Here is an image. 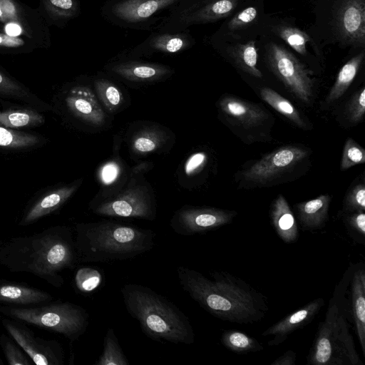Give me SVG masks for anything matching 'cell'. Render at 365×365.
I'll return each mask as SVG.
<instances>
[{"label":"cell","instance_id":"6da1fadb","mask_svg":"<svg viewBox=\"0 0 365 365\" xmlns=\"http://www.w3.org/2000/svg\"><path fill=\"white\" fill-rule=\"evenodd\" d=\"M180 285L201 308L213 317L238 324H252L269 312L268 298L242 279L225 271L210 278L184 266L177 267Z\"/></svg>","mask_w":365,"mask_h":365},{"label":"cell","instance_id":"7a4b0ae2","mask_svg":"<svg viewBox=\"0 0 365 365\" xmlns=\"http://www.w3.org/2000/svg\"><path fill=\"white\" fill-rule=\"evenodd\" d=\"M79 263L74 231L68 226L12 237L0 246L1 266L11 272L34 274L55 287L64 283L61 273Z\"/></svg>","mask_w":365,"mask_h":365},{"label":"cell","instance_id":"3957f363","mask_svg":"<svg viewBox=\"0 0 365 365\" xmlns=\"http://www.w3.org/2000/svg\"><path fill=\"white\" fill-rule=\"evenodd\" d=\"M75 243L79 262H110L133 259L150 251L155 232L113 220L77 223Z\"/></svg>","mask_w":365,"mask_h":365},{"label":"cell","instance_id":"277c9868","mask_svg":"<svg viewBox=\"0 0 365 365\" xmlns=\"http://www.w3.org/2000/svg\"><path fill=\"white\" fill-rule=\"evenodd\" d=\"M120 292L127 312L147 336L158 341L194 343L195 333L188 317L168 299L138 284H125Z\"/></svg>","mask_w":365,"mask_h":365},{"label":"cell","instance_id":"5b68a950","mask_svg":"<svg viewBox=\"0 0 365 365\" xmlns=\"http://www.w3.org/2000/svg\"><path fill=\"white\" fill-rule=\"evenodd\" d=\"M351 324L336 301H329L324 319L319 322L307 357L309 365H364Z\"/></svg>","mask_w":365,"mask_h":365},{"label":"cell","instance_id":"8992f818","mask_svg":"<svg viewBox=\"0 0 365 365\" xmlns=\"http://www.w3.org/2000/svg\"><path fill=\"white\" fill-rule=\"evenodd\" d=\"M0 312L14 320L62 334L71 341L83 335L89 324L86 309L68 302L29 307L0 306Z\"/></svg>","mask_w":365,"mask_h":365},{"label":"cell","instance_id":"52a82bcc","mask_svg":"<svg viewBox=\"0 0 365 365\" xmlns=\"http://www.w3.org/2000/svg\"><path fill=\"white\" fill-rule=\"evenodd\" d=\"M332 298L352 325L365 356V267L364 263L349 267L336 287Z\"/></svg>","mask_w":365,"mask_h":365},{"label":"cell","instance_id":"ba28073f","mask_svg":"<svg viewBox=\"0 0 365 365\" xmlns=\"http://www.w3.org/2000/svg\"><path fill=\"white\" fill-rule=\"evenodd\" d=\"M266 59L274 74L301 101L309 103L313 96L314 81L310 72L282 45L266 46Z\"/></svg>","mask_w":365,"mask_h":365},{"label":"cell","instance_id":"9c48e42d","mask_svg":"<svg viewBox=\"0 0 365 365\" xmlns=\"http://www.w3.org/2000/svg\"><path fill=\"white\" fill-rule=\"evenodd\" d=\"M93 212L110 217L153 220L156 208L151 194L145 188H127L116 194L102 197L91 205Z\"/></svg>","mask_w":365,"mask_h":365},{"label":"cell","instance_id":"30bf717a","mask_svg":"<svg viewBox=\"0 0 365 365\" xmlns=\"http://www.w3.org/2000/svg\"><path fill=\"white\" fill-rule=\"evenodd\" d=\"M237 214L235 211L215 207L185 206L175 212L170 227L178 235L191 236L230 224Z\"/></svg>","mask_w":365,"mask_h":365},{"label":"cell","instance_id":"8fae6325","mask_svg":"<svg viewBox=\"0 0 365 365\" xmlns=\"http://www.w3.org/2000/svg\"><path fill=\"white\" fill-rule=\"evenodd\" d=\"M2 324L10 336L35 364H63L64 351L58 341L36 336L26 327L14 320L4 319Z\"/></svg>","mask_w":365,"mask_h":365},{"label":"cell","instance_id":"7c38bea8","mask_svg":"<svg viewBox=\"0 0 365 365\" xmlns=\"http://www.w3.org/2000/svg\"><path fill=\"white\" fill-rule=\"evenodd\" d=\"M307 155V152L302 148L284 146L257 160L246 170L242 175L249 181L267 182L293 167Z\"/></svg>","mask_w":365,"mask_h":365},{"label":"cell","instance_id":"4fadbf2b","mask_svg":"<svg viewBox=\"0 0 365 365\" xmlns=\"http://www.w3.org/2000/svg\"><path fill=\"white\" fill-rule=\"evenodd\" d=\"M334 27L342 41L363 47L365 43L364 0H342L335 13Z\"/></svg>","mask_w":365,"mask_h":365},{"label":"cell","instance_id":"5bb4252c","mask_svg":"<svg viewBox=\"0 0 365 365\" xmlns=\"http://www.w3.org/2000/svg\"><path fill=\"white\" fill-rule=\"evenodd\" d=\"M324 305V299L317 298L268 327L262 333V336H272L267 341L269 346L279 345L294 331L308 325Z\"/></svg>","mask_w":365,"mask_h":365},{"label":"cell","instance_id":"9a60e30c","mask_svg":"<svg viewBox=\"0 0 365 365\" xmlns=\"http://www.w3.org/2000/svg\"><path fill=\"white\" fill-rule=\"evenodd\" d=\"M70 111L77 118L93 125H101L105 121V113L95 95L87 87L73 88L66 98Z\"/></svg>","mask_w":365,"mask_h":365},{"label":"cell","instance_id":"2e32d148","mask_svg":"<svg viewBox=\"0 0 365 365\" xmlns=\"http://www.w3.org/2000/svg\"><path fill=\"white\" fill-rule=\"evenodd\" d=\"M178 1L179 0H121L113 5L112 13L125 23L137 24L147 20Z\"/></svg>","mask_w":365,"mask_h":365},{"label":"cell","instance_id":"e0dca14e","mask_svg":"<svg viewBox=\"0 0 365 365\" xmlns=\"http://www.w3.org/2000/svg\"><path fill=\"white\" fill-rule=\"evenodd\" d=\"M331 201L329 195L295 205L298 220L304 230H314L323 227L328 220V212Z\"/></svg>","mask_w":365,"mask_h":365},{"label":"cell","instance_id":"ac0fdd59","mask_svg":"<svg viewBox=\"0 0 365 365\" xmlns=\"http://www.w3.org/2000/svg\"><path fill=\"white\" fill-rule=\"evenodd\" d=\"M270 218L279 237L286 243L297 241L299 232L294 216L282 195L273 201L270 209Z\"/></svg>","mask_w":365,"mask_h":365},{"label":"cell","instance_id":"d6986e66","mask_svg":"<svg viewBox=\"0 0 365 365\" xmlns=\"http://www.w3.org/2000/svg\"><path fill=\"white\" fill-rule=\"evenodd\" d=\"M220 106L225 114L245 127L257 126L267 118L257 105L232 96L222 98Z\"/></svg>","mask_w":365,"mask_h":365},{"label":"cell","instance_id":"ffe728a7","mask_svg":"<svg viewBox=\"0 0 365 365\" xmlns=\"http://www.w3.org/2000/svg\"><path fill=\"white\" fill-rule=\"evenodd\" d=\"M237 5V0H212L187 11L182 18V23L187 26L215 22L230 15Z\"/></svg>","mask_w":365,"mask_h":365},{"label":"cell","instance_id":"44dd1931","mask_svg":"<svg viewBox=\"0 0 365 365\" xmlns=\"http://www.w3.org/2000/svg\"><path fill=\"white\" fill-rule=\"evenodd\" d=\"M77 185L56 189L39 199L22 217L19 225L25 226L58 210L76 191Z\"/></svg>","mask_w":365,"mask_h":365},{"label":"cell","instance_id":"7402d4cb","mask_svg":"<svg viewBox=\"0 0 365 365\" xmlns=\"http://www.w3.org/2000/svg\"><path fill=\"white\" fill-rule=\"evenodd\" d=\"M112 71L122 78L137 82H150L167 76L170 70L163 65L140 61L117 63Z\"/></svg>","mask_w":365,"mask_h":365},{"label":"cell","instance_id":"603a6c76","mask_svg":"<svg viewBox=\"0 0 365 365\" xmlns=\"http://www.w3.org/2000/svg\"><path fill=\"white\" fill-rule=\"evenodd\" d=\"M53 297L43 290L14 283L0 284V302L29 305L50 302Z\"/></svg>","mask_w":365,"mask_h":365},{"label":"cell","instance_id":"cb8c5ba5","mask_svg":"<svg viewBox=\"0 0 365 365\" xmlns=\"http://www.w3.org/2000/svg\"><path fill=\"white\" fill-rule=\"evenodd\" d=\"M364 57V52L361 51L351 58L341 67L327 97L326 101L327 103H333L344 95L356 77Z\"/></svg>","mask_w":365,"mask_h":365},{"label":"cell","instance_id":"d4e9b609","mask_svg":"<svg viewBox=\"0 0 365 365\" xmlns=\"http://www.w3.org/2000/svg\"><path fill=\"white\" fill-rule=\"evenodd\" d=\"M228 52L235 64L244 72L256 78L262 77L257 67L258 53L255 41L232 46L228 48Z\"/></svg>","mask_w":365,"mask_h":365},{"label":"cell","instance_id":"484cf974","mask_svg":"<svg viewBox=\"0 0 365 365\" xmlns=\"http://www.w3.org/2000/svg\"><path fill=\"white\" fill-rule=\"evenodd\" d=\"M222 344L237 354L263 350V346L254 337L237 329L225 330L220 338Z\"/></svg>","mask_w":365,"mask_h":365},{"label":"cell","instance_id":"4316f807","mask_svg":"<svg viewBox=\"0 0 365 365\" xmlns=\"http://www.w3.org/2000/svg\"><path fill=\"white\" fill-rule=\"evenodd\" d=\"M262 98L300 128H304L305 123L297 109L286 98L270 88L264 87L260 90Z\"/></svg>","mask_w":365,"mask_h":365},{"label":"cell","instance_id":"83f0119b","mask_svg":"<svg viewBox=\"0 0 365 365\" xmlns=\"http://www.w3.org/2000/svg\"><path fill=\"white\" fill-rule=\"evenodd\" d=\"M95 365H128L129 362L124 354L118 339L112 328H108L103 337L102 354Z\"/></svg>","mask_w":365,"mask_h":365},{"label":"cell","instance_id":"f1b7e54d","mask_svg":"<svg viewBox=\"0 0 365 365\" xmlns=\"http://www.w3.org/2000/svg\"><path fill=\"white\" fill-rule=\"evenodd\" d=\"M191 38L185 34H158L149 41V46L155 51L175 53L187 48Z\"/></svg>","mask_w":365,"mask_h":365},{"label":"cell","instance_id":"f546056e","mask_svg":"<svg viewBox=\"0 0 365 365\" xmlns=\"http://www.w3.org/2000/svg\"><path fill=\"white\" fill-rule=\"evenodd\" d=\"M43 121V117L32 110H8L0 112V124L6 128L34 126L42 124Z\"/></svg>","mask_w":365,"mask_h":365},{"label":"cell","instance_id":"4dcf8cb0","mask_svg":"<svg viewBox=\"0 0 365 365\" xmlns=\"http://www.w3.org/2000/svg\"><path fill=\"white\" fill-rule=\"evenodd\" d=\"M274 31L295 51L306 55L307 43L310 41L308 34L297 28L286 25L278 26Z\"/></svg>","mask_w":365,"mask_h":365},{"label":"cell","instance_id":"1f68e13d","mask_svg":"<svg viewBox=\"0 0 365 365\" xmlns=\"http://www.w3.org/2000/svg\"><path fill=\"white\" fill-rule=\"evenodd\" d=\"M95 86L101 101L108 111L113 112L120 106L122 93L115 84L108 80L99 79L96 81Z\"/></svg>","mask_w":365,"mask_h":365},{"label":"cell","instance_id":"d6a6232c","mask_svg":"<svg viewBox=\"0 0 365 365\" xmlns=\"http://www.w3.org/2000/svg\"><path fill=\"white\" fill-rule=\"evenodd\" d=\"M38 142V138L31 133L15 131L0 126V146L21 148L33 146Z\"/></svg>","mask_w":365,"mask_h":365},{"label":"cell","instance_id":"836d02e7","mask_svg":"<svg viewBox=\"0 0 365 365\" xmlns=\"http://www.w3.org/2000/svg\"><path fill=\"white\" fill-rule=\"evenodd\" d=\"M102 282V274L98 269L84 267L79 268L74 277L75 286L83 293L96 290Z\"/></svg>","mask_w":365,"mask_h":365},{"label":"cell","instance_id":"e575fe53","mask_svg":"<svg viewBox=\"0 0 365 365\" xmlns=\"http://www.w3.org/2000/svg\"><path fill=\"white\" fill-rule=\"evenodd\" d=\"M0 345L9 365H31L34 361L9 336L1 334Z\"/></svg>","mask_w":365,"mask_h":365},{"label":"cell","instance_id":"d590c367","mask_svg":"<svg viewBox=\"0 0 365 365\" xmlns=\"http://www.w3.org/2000/svg\"><path fill=\"white\" fill-rule=\"evenodd\" d=\"M365 162V150L353 139L347 138L341 161V170H345L351 167Z\"/></svg>","mask_w":365,"mask_h":365},{"label":"cell","instance_id":"8d00e7d4","mask_svg":"<svg viewBox=\"0 0 365 365\" xmlns=\"http://www.w3.org/2000/svg\"><path fill=\"white\" fill-rule=\"evenodd\" d=\"M345 224L348 232L353 235V237L356 240H362L364 244L365 238V213L364 211H356L349 212L346 216Z\"/></svg>","mask_w":365,"mask_h":365},{"label":"cell","instance_id":"74e56055","mask_svg":"<svg viewBox=\"0 0 365 365\" xmlns=\"http://www.w3.org/2000/svg\"><path fill=\"white\" fill-rule=\"evenodd\" d=\"M160 138L152 132L145 131L137 135L132 142V147L139 153L154 151L160 145Z\"/></svg>","mask_w":365,"mask_h":365},{"label":"cell","instance_id":"f35d334b","mask_svg":"<svg viewBox=\"0 0 365 365\" xmlns=\"http://www.w3.org/2000/svg\"><path fill=\"white\" fill-rule=\"evenodd\" d=\"M344 210L349 213L365 210V187L358 185L348 194L344 202Z\"/></svg>","mask_w":365,"mask_h":365},{"label":"cell","instance_id":"ab89813d","mask_svg":"<svg viewBox=\"0 0 365 365\" xmlns=\"http://www.w3.org/2000/svg\"><path fill=\"white\" fill-rule=\"evenodd\" d=\"M349 116L353 123L360 121L365 113V88L363 87L351 100L349 105Z\"/></svg>","mask_w":365,"mask_h":365},{"label":"cell","instance_id":"60d3db41","mask_svg":"<svg viewBox=\"0 0 365 365\" xmlns=\"http://www.w3.org/2000/svg\"><path fill=\"white\" fill-rule=\"evenodd\" d=\"M257 16L255 7H247L237 13L228 23L230 30L240 29L253 22Z\"/></svg>","mask_w":365,"mask_h":365},{"label":"cell","instance_id":"b9f144b4","mask_svg":"<svg viewBox=\"0 0 365 365\" xmlns=\"http://www.w3.org/2000/svg\"><path fill=\"white\" fill-rule=\"evenodd\" d=\"M47 8L53 14L60 17H70L76 11L73 0H47Z\"/></svg>","mask_w":365,"mask_h":365},{"label":"cell","instance_id":"7bdbcfd3","mask_svg":"<svg viewBox=\"0 0 365 365\" xmlns=\"http://www.w3.org/2000/svg\"><path fill=\"white\" fill-rule=\"evenodd\" d=\"M120 172L119 165L115 161H110L101 168L99 178L104 185H108L118 179Z\"/></svg>","mask_w":365,"mask_h":365},{"label":"cell","instance_id":"ee69618b","mask_svg":"<svg viewBox=\"0 0 365 365\" xmlns=\"http://www.w3.org/2000/svg\"><path fill=\"white\" fill-rule=\"evenodd\" d=\"M207 155L204 152L193 153L185 162L184 171L187 175H191L199 171L205 164Z\"/></svg>","mask_w":365,"mask_h":365},{"label":"cell","instance_id":"f6af8a7d","mask_svg":"<svg viewBox=\"0 0 365 365\" xmlns=\"http://www.w3.org/2000/svg\"><path fill=\"white\" fill-rule=\"evenodd\" d=\"M0 92L17 96L25 95L24 91L15 82L0 72Z\"/></svg>","mask_w":365,"mask_h":365},{"label":"cell","instance_id":"bcb514c9","mask_svg":"<svg viewBox=\"0 0 365 365\" xmlns=\"http://www.w3.org/2000/svg\"><path fill=\"white\" fill-rule=\"evenodd\" d=\"M296 361L297 354L293 350L289 349L272 362L271 365H294Z\"/></svg>","mask_w":365,"mask_h":365},{"label":"cell","instance_id":"7dc6e473","mask_svg":"<svg viewBox=\"0 0 365 365\" xmlns=\"http://www.w3.org/2000/svg\"><path fill=\"white\" fill-rule=\"evenodd\" d=\"M24 44L23 39L19 37H11L6 34L0 33V46L7 48L20 47Z\"/></svg>","mask_w":365,"mask_h":365},{"label":"cell","instance_id":"c3c4849f","mask_svg":"<svg viewBox=\"0 0 365 365\" xmlns=\"http://www.w3.org/2000/svg\"><path fill=\"white\" fill-rule=\"evenodd\" d=\"M5 34L11 37H18L23 33V29L18 21H9L4 26Z\"/></svg>","mask_w":365,"mask_h":365},{"label":"cell","instance_id":"681fc988","mask_svg":"<svg viewBox=\"0 0 365 365\" xmlns=\"http://www.w3.org/2000/svg\"><path fill=\"white\" fill-rule=\"evenodd\" d=\"M0 21L7 23V20H6V18L4 14L3 10H2L1 4H0Z\"/></svg>","mask_w":365,"mask_h":365},{"label":"cell","instance_id":"f907efd6","mask_svg":"<svg viewBox=\"0 0 365 365\" xmlns=\"http://www.w3.org/2000/svg\"><path fill=\"white\" fill-rule=\"evenodd\" d=\"M4 361H2L1 358L0 357V365H4Z\"/></svg>","mask_w":365,"mask_h":365}]
</instances>
